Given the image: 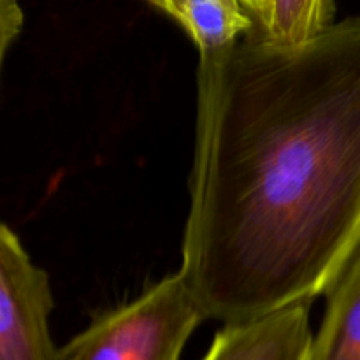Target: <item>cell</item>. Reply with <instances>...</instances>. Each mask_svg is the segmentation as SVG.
<instances>
[{"label": "cell", "instance_id": "6da1fadb", "mask_svg": "<svg viewBox=\"0 0 360 360\" xmlns=\"http://www.w3.org/2000/svg\"><path fill=\"white\" fill-rule=\"evenodd\" d=\"M360 248V16L200 53L179 274L207 320L326 295Z\"/></svg>", "mask_w": 360, "mask_h": 360}, {"label": "cell", "instance_id": "7a4b0ae2", "mask_svg": "<svg viewBox=\"0 0 360 360\" xmlns=\"http://www.w3.org/2000/svg\"><path fill=\"white\" fill-rule=\"evenodd\" d=\"M204 320L207 316L178 271L134 301L95 316L60 355L62 360H179Z\"/></svg>", "mask_w": 360, "mask_h": 360}, {"label": "cell", "instance_id": "3957f363", "mask_svg": "<svg viewBox=\"0 0 360 360\" xmlns=\"http://www.w3.org/2000/svg\"><path fill=\"white\" fill-rule=\"evenodd\" d=\"M51 287L20 238L0 229V360H62L49 333Z\"/></svg>", "mask_w": 360, "mask_h": 360}, {"label": "cell", "instance_id": "277c9868", "mask_svg": "<svg viewBox=\"0 0 360 360\" xmlns=\"http://www.w3.org/2000/svg\"><path fill=\"white\" fill-rule=\"evenodd\" d=\"M309 304L225 323L202 360H306L313 341Z\"/></svg>", "mask_w": 360, "mask_h": 360}, {"label": "cell", "instance_id": "5b68a950", "mask_svg": "<svg viewBox=\"0 0 360 360\" xmlns=\"http://www.w3.org/2000/svg\"><path fill=\"white\" fill-rule=\"evenodd\" d=\"M326 297L306 360H360V248Z\"/></svg>", "mask_w": 360, "mask_h": 360}, {"label": "cell", "instance_id": "8992f818", "mask_svg": "<svg viewBox=\"0 0 360 360\" xmlns=\"http://www.w3.org/2000/svg\"><path fill=\"white\" fill-rule=\"evenodd\" d=\"M179 23L199 53L236 44L253 30V18L239 0H172L165 13Z\"/></svg>", "mask_w": 360, "mask_h": 360}, {"label": "cell", "instance_id": "52a82bcc", "mask_svg": "<svg viewBox=\"0 0 360 360\" xmlns=\"http://www.w3.org/2000/svg\"><path fill=\"white\" fill-rule=\"evenodd\" d=\"M334 0H264L248 37L299 44L334 23Z\"/></svg>", "mask_w": 360, "mask_h": 360}, {"label": "cell", "instance_id": "ba28073f", "mask_svg": "<svg viewBox=\"0 0 360 360\" xmlns=\"http://www.w3.org/2000/svg\"><path fill=\"white\" fill-rule=\"evenodd\" d=\"M23 27V13L16 0H0V42L2 55H6L11 42L18 37Z\"/></svg>", "mask_w": 360, "mask_h": 360}, {"label": "cell", "instance_id": "9c48e42d", "mask_svg": "<svg viewBox=\"0 0 360 360\" xmlns=\"http://www.w3.org/2000/svg\"><path fill=\"white\" fill-rule=\"evenodd\" d=\"M239 2H241V6L245 7L250 14H252V18H255L264 6V0H239Z\"/></svg>", "mask_w": 360, "mask_h": 360}, {"label": "cell", "instance_id": "30bf717a", "mask_svg": "<svg viewBox=\"0 0 360 360\" xmlns=\"http://www.w3.org/2000/svg\"><path fill=\"white\" fill-rule=\"evenodd\" d=\"M148 2H150L153 7H157L158 11H162V13H165V9H167L169 4H171L172 0H148Z\"/></svg>", "mask_w": 360, "mask_h": 360}]
</instances>
